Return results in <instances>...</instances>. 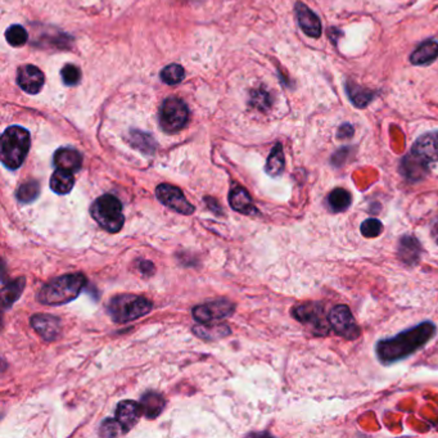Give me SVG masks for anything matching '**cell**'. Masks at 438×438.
Segmentation results:
<instances>
[{
  "label": "cell",
  "instance_id": "17",
  "mask_svg": "<svg viewBox=\"0 0 438 438\" xmlns=\"http://www.w3.org/2000/svg\"><path fill=\"white\" fill-rule=\"evenodd\" d=\"M229 204L231 209L243 215H258V209L255 207L248 190L239 185L230 190Z\"/></svg>",
  "mask_w": 438,
  "mask_h": 438
},
{
  "label": "cell",
  "instance_id": "25",
  "mask_svg": "<svg viewBox=\"0 0 438 438\" xmlns=\"http://www.w3.org/2000/svg\"><path fill=\"white\" fill-rule=\"evenodd\" d=\"M345 88H346L348 99L357 108L367 107L376 98V93L374 91H370L368 89H365V88H362L357 83H347Z\"/></svg>",
  "mask_w": 438,
  "mask_h": 438
},
{
  "label": "cell",
  "instance_id": "7",
  "mask_svg": "<svg viewBox=\"0 0 438 438\" xmlns=\"http://www.w3.org/2000/svg\"><path fill=\"white\" fill-rule=\"evenodd\" d=\"M189 120L188 105L179 98L170 97L165 99L160 111L161 127L168 132H178L183 130Z\"/></svg>",
  "mask_w": 438,
  "mask_h": 438
},
{
  "label": "cell",
  "instance_id": "37",
  "mask_svg": "<svg viewBox=\"0 0 438 438\" xmlns=\"http://www.w3.org/2000/svg\"><path fill=\"white\" fill-rule=\"evenodd\" d=\"M431 237L438 244V216L431 224Z\"/></svg>",
  "mask_w": 438,
  "mask_h": 438
},
{
  "label": "cell",
  "instance_id": "23",
  "mask_svg": "<svg viewBox=\"0 0 438 438\" xmlns=\"http://www.w3.org/2000/svg\"><path fill=\"white\" fill-rule=\"evenodd\" d=\"M327 204L334 214L347 211L352 204V195L343 188H335L328 195Z\"/></svg>",
  "mask_w": 438,
  "mask_h": 438
},
{
  "label": "cell",
  "instance_id": "14",
  "mask_svg": "<svg viewBox=\"0 0 438 438\" xmlns=\"http://www.w3.org/2000/svg\"><path fill=\"white\" fill-rule=\"evenodd\" d=\"M294 11H296V17H297V21H299V26L301 30L310 38L313 39H318L321 36V22H320L319 17L316 14L313 13V11L310 8L307 7L306 4L297 1L296 6H294Z\"/></svg>",
  "mask_w": 438,
  "mask_h": 438
},
{
  "label": "cell",
  "instance_id": "13",
  "mask_svg": "<svg viewBox=\"0 0 438 438\" xmlns=\"http://www.w3.org/2000/svg\"><path fill=\"white\" fill-rule=\"evenodd\" d=\"M44 81V74L36 66L26 64L18 69L17 83L20 85L22 91H26L28 94H38L42 91Z\"/></svg>",
  "mask_w": 438,
  "mask_h": 438
},
{
  "label": "cell",
  "instance_id": "27",
  "mask_svg": "<svg viewBox=\"0 0 438 438\" xmlns=\"http://www.w3.org/2000/svg\"><path fill=\"white\" fill-rule=\"evenodd\" d=\"M193 332L198 338H202L204 341H216L221 340L230 334V329L225 324L219 325H195Z\"/></svg>",
  "mask_w": 438,
  "mask_h": 438
},
{
  "label": "cell",
  "instance_id": "6",
  "mask_svg": "<svg viewBox=\"0 0 438 438\" xmlns=\"http://www.w3.org/2000/svg\"><path fill=\"white\" fill-rule=\"evenodd\" d=\"M292 316L315 335H327L332 330L325 306L320 302H305L293 307Z\"/></svg>",
  "mask_w": 438,
  "mask_h": 438
},
{
  "label": "cell",
  "instance_id": "34",
  "mask_svg": "<svg viewBox=\"0 0 438 438\" xmlns=\"http://www.w3.org/2000/svg\"><path fill=\"white\" fill-rule=\"evenodd\" d=\"M61 75H62L63 83L69 85V86L77 85L80 83V79H81L80 70L74 64H66L61 71Z\"/></svg>",
  "mask_w": 438,
  "mask_h": 438
},
{
  "label": "cell",
  "instance_id": "30",
  "mask_svg": "<svg viewBox=\"0 0 438 438\" xmlns=\"http://www.w3.org/2000/svg\"><path fill=\"white\" fill-rule=\"evenodd\" d=\"M185 77V71L180 64H168L163 70L161 71V80L167 85H178Z\"/></svg>",
  "mask_w": 438,
  "mask_h": 438
},
{
  "label": "cell",
  "instance_id": "1",
  "mask_svg": "<svg viewBox=\"0 0 438 438\" xmlns=\"http://www.w3.org/2000/svg\"><path fill=\"white\" fill-rule=\"evenodd\" d=\"M437 333V327L432 321H423L405 329L401 333L376 342V359L383 365H392L414 355Z\"/></svg>",
  "mask_w": 438,
  "mask_h": 438
},
{
  "label": "cell",
  "instance_id": "35",
  "mask_svg": "<svg viewBox=\"0 0 438 438\" xmlns=\"http://www.w3.org/2000/svg\"><path fill=\"white\" fill-rule=\"evenodd\" d=\"M354 132H355V129L352 127L351 124H343V125L340 126V129L337 132V138L338 139H351L354 137Z\"/></svg>",
  "mask_w": 438,
  "mask_h": 438
},
{
  "label": "cell",
  "instance_id": "19",
  "mask_svg": "<svg viewBox=\"0 0 438 438\" xmlns=\"http://www.w3.org/2000/svg\"><path fill=\"white\" fill-rule=\"evenodd\" d=\"M438 58V42L430 39L417 47L410 56V62L415 66H428Z\"/></svg>",
  "mask_w": 438,
  "mask_h": 438
},
{
  "label": "cell",
  "instance_id": "22",
  "mask_svg": "<svg viewBox=\"0 0 438 438\" xmlns=\"http://www.w3.org/2000/svg\"><path fill=\"white\" fill-rule=\"evenodd\" d=\"M75 185L74 173L57 168L50 176V189L57 195H69Z\"/></svg>",
  "mask_w": 438,
  "mask_h": 438
},
{
  "label": "cell",
  "instance_id": "28",
  "mask_svg": "<svg viewBox=\"0 0 438 438\" xmlns=\"http://www.w3.org/2000/svg\"><path fill=\"white\" fill-rule=\"evenodd\" d=\"M39 195H40V185L35 180L23 183V184L18 187L17 192H16V197L21 203L34 202L39 197Z\"/></svg>",
  "mask_w": 438,
  "mask_h": 438
},
{
  "label": "cell",
  "instance_id": "8",
  "mask_svg": "<svg viewBox=\"0 0 438 438\" xmlns=\"http://www.w3.org/2000/svg\"><path fill=\"white\" fill-rule=\"evenodd\" d=\"M329 324L334 333L346 340H357L362 334V329L357 325L354 315L347 305L334 306L328 315Z\"/></svg>",
  "mask_w": 438,
  "mask_h": 438
},
{
  "label": "cell",
  "instance_id": "32",
  "mask_svg": "<svg viewBox=\"0 0 438 438\" xmlns=\"http://www.w3.org/2000/svg\"><path fill=\"white\" fill-rule=\"evenodd\" d=\"M127 432L124 430V427L120 425L117 419H105V422L100 425V430H99V434L103 436V437H119V436H124Z\"/></svg>",
  "mask_w": 438,
  "mask_h": 438
},
{
  "label": "cell",
  "instance_id": "21",
  "mask_svg": "<svg viewBox=\"0 0 438 438\" xmlns=\"http://www.w3.org/2000/svg\"><path fill=\"white\" fill-rule=\"evenodd\" d=\"M427 171H428V163L419 160L411 152L403 159V163H401V173L408 179L419 180L425 176Z\"/></svg>",
  "mask_w": 438,
  "mask_h": 438
},
{
  "label": "cell",
  "instance_id": "11",
  "mask_svg": "<svg viewBox=\"0 0 438 438\" xmlns=\"http://www.w3.org/2000/svg\"><path fill=\"white\" fill-rule=\"evenodd\" d=\"M411 154L428 165L438 162V130L420 135L411 148Z\"/></svg>",
  "mask_w": 438,
  "mask_h": 438
},
{
  "label": "cell",
  "instance_id": "16",
  "mask_svg": "<svg viewBox=\"0 0 438 438\" xmlns=\"http://www.w3.org/2000/svg\"><path fill=\"white\" fill-rule=\"evenodd\" d=\"M422 253H423V248L417 238L413 236H403L400 238L397 255L403 264L410 265V266L417 265Z\"/></svg>",
  "mask_w": 438,
  "mask_h": 438
},
{
  "label": "cell",
  "instance_id": "33",
  "mask_svg": "<svg viewBox=\"0 0 438 438\" xmlns=\"http://www.w3.org/2000/svg\"><path fill=\"white\" fill-rule=\"evenodd\" d=\"M383 224L378 219H368L365 221H362L360 226L362 237L365 238H376L379 237L382 234Z\"/></svg>",
  "mask_w": 438,
  "mask_h": 438
},
{
  "label": "cell",
  "instance_id": "3",
  "mask_svg": "<svg viewBox=\"0 0 438 438\" xmlns=\"http://www.w3.org/2000/svg\"><path fill=\"white\" fill-rule=\"evenodd\" d=\"M31 146L30 132L21 126H9L0 140V159L9 170H17L28 157Z\"/></svg>",
  "mask_w": 438,
  "mask_h": 438
},
{
  "label": "cell",
  "instance_id": "36",
  "mask_svg": "<svg viewBox=\"0 0 438 438\" xmlns=\"http://www.w3.org/2000/svg\"><path fill=\"white\" fill-rule=\"evenodd\" d=\"M140 272L146 275H152L154 272V265L151 261H142L139 264Z\"/></svg>",
  "mask_w": 438,
  "mask_h": 438
},
{
  "label": "cell",
  "instance_id": "18",
  "mask_svg": "<svg viewBox=\"0 0 438 438\" xmlns=\"http://www.w3.org/2000/svg\"><path fill=\"white\" fill-rule=\"evenodd\" d=\"M53 163L57 168L76 173L83 166V157L77 152L76 149L72 148H59L54 154Z\"/></svg>",
  "mask_w": 438,
  "mask_h": 438
},
{
  "label": "cell",
  "instance_id": "12",
  "mask_svg": "<svg viewBox=\"0 0 438 438\" xmlns=\"http://www.w3.org/2000/svg\"><path fill=\"white\" fill-rule=\"evenodd\" d=\"M30 324L44 341H56L62 332L61 320L49 313H36L30 319Z\"/></svg>",
  "mask_w": 438,
  "mask_h": 438
},
{
  "label": "cell",
  "instance_id": "31",
  "mask_svg": "<svg viewBox=\"0 0 438 438\" xmlns=\"http://www.w3.org/2000/svg\"><path fill=\"white\" fill-rule=\"evenodd\" d=\"M6 40L12 47H22L28 40V31L20 25H13L6 31Z\"/></svg>",
  "mask_w": 438,
  "mask_h": 438
},
{
  "label": "cell",
  "instance_id": "24",
  "mask_svg": "<svg viewBox=\"0 0 438 438\" xmlns=\"http://www.w3.org/2000/svg\"><path fill=\"white\" fill-rule=\"evenodd\" d=\"M284 167L285 157L284 152H283V146H282L280 143H278L272 148V152H270L269 157H267L265 171H266V174L270 175L272 178H278V176L283 174Z\"/></svg>",
  "mask_w": 438,
  "mask_h": 438
},
{
  "label": "cell",
  "instance_id": "5",
  "mask_svg": "<svg viewBox=\"0 0 438 438\" xmlns=\"http://www.w3.org/2000/svg\"><path fill=\"white\" fill-rule=\"evenodd\" d=\"M93 219L110 233H119L125 223L122 203L117 197L105 195L93 202L91 207Z\"/></svg>",
  "mask_w": 438,
  "mask_h": 438
},
{
  "label": "cell",
  "instance_id": "20",
  "mask_svg": "<svg viewBox=\"0 0 438 438\" xmlns=\"http://www.w3.org/2000/svg\"><path fill=\"white\" fill-rule=\"evenodd\" d=\"M165 405H166L165 398L157 392H146V395H143L142 401H140L142 411H143L144 417H148V419H154V417H159L165 409Z\"/></svg>",
  "mask_w": 438,
  "mask_h": 438
},
{
  "label": "cell",
  "instance_id": "2",
  "mask_svg": "<svg viewBox=\"0 0 438 438\" xmlns=\"http://www.w3.org/2000/svg\"><path fill=\"white\" fill-rule=\"evenodd\" d=\"M86 277L81 272L66 274L52 279L44 285L38 294V301L47 306H61L79 297L86 285Z\"/></svg>",
  "mask_w": 438,
  "mask_h": 438
},
{
  "label": "cell",
  "instance_id": "29",
  "mask_svg": "<svg viewBox=\"0 0 438 438\" xmlns=\"http://www.w3.org/2000/svg\"><path fill=\"white\" fill-rule=\"evenodd\" d=\"M130 142H132V146L134 148L139 149L140 152H143V154H152L156 151V143L149 134H144L142 132H132Z\"/></svg>",
  "mask_w": 438,
  "mask_h": 438
},
{
  "label": "cell",
  "instance_id": "26",
  "mask_svg": "<svg viewBox=\"0 0 438 438\" xmlns=\"http://www.w3.org/2000/svg\"><path fill=\"white\" fill-rule=\"evenodd\" d=\"M25 278L14 279L7 284L3 285L1 289V304L4 309L12 306L17 299H20L21 293L25 289Z\"/></svg>",
  "mask_w": 438,
  "mask_h": 438
},
{
  "label": "cell",
  "instance_id": "15",
  "mask_svg": "<svg viewBox=\"0 0 438 438\" xmlns=\"http://www.w3.org/2000/svg\"><path fill=\"white\" fill-rule=\"evenodd\" d=\"M142 414L143 411H142L140 403L132 401V400L121 401L116 408V419L119 420L120 425L124 427L126 432L130 431L132 428L138 425Z\"/></svg>",
  "mask_w": 438,
  "mask_h": 438
},
{
  "label": "cell",
  "instance_id": "9",
  "mask_svg": "<svg viewBox=\"0 0 438 438\" xmlns=\"http://www.w3.org/2000/svg\"><path fill=\"white\" fill-rule=\"evenodd\" d=\"M236 311V305L228 299H215L202 304L193 309V318L201 324H209L212 321L226 319Z\"/></svg>",
  "mask_w": 438,
  "mask_h": 438
},
{
  "label": "cell",
  "instance_id": "4",
  "mask_svg": "<svg viewBox=\"0 0 438 438\" xmlns=\"http://www.w3.org/2000/svg\"><path fill=\"white\" fill-rule=\"evenodd\" d=\"M154 305L149 299L137 294H119L108 302L107 311L115 323H129L151 313Z\"/></svg>",
  "mask_w": 438,
  "mask_h": 438
},
{
  "label": "cell",
  "instance_id": "10",
  "mask_svg": "<svg viewBox=\"0 0 438 438\" xmlns=\"http://www.w3.org/2000/svg\"><path fill=\"white\" fill-rule=\"evenodd\" d=\"M156 197L162 204L181 215H192L195 211V206L189 203L180 189L171 184H160L156 189Z\"/></svg>",
  "mask_w": 438,
  "mask_h": 438
}]
</instances>
